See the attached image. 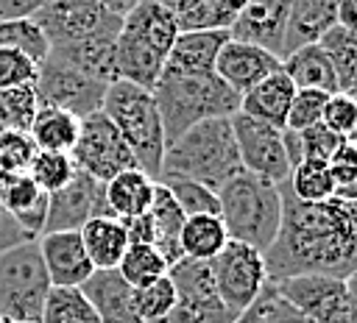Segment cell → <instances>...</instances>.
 <instances>
[{
    "label": "cell",
    "mask_w": 357,
    "mask_h": 323,
    "mask_svg": "<svg viewBox=\"0 0 357 323\" xmlns=\"http://www.w3.org/2000/svg\"><path fill=\"white\" fill-rule=\"evenodd\" d=\"M282 189V226L273 245L262 253L271 281L293 276L349 278L357 273V203L337 198L304 203Z\"/></svg>",
    "instance_id": "obj_1"
},
{
    "label": "cell",
    "mask_w": 357,
    "mask_h": 323,
    "mask_svg": "<svg viewBox=\"0 0 357 323\" xmlns=\"http://www.w3.org/2000/svg\"><path fill=\"white\" fill-rule=\"evenodd\" d=\"M167 278L176 287V309L162 323H234L237 320L218 295L209 262L178 259L176 265H170Z\"/></svg>",
    "instance_id": "obj_9"
},
{
    "label": "cell",
    "mask_w": 357,
    "mask_h": 323,
    "mask_svg": "<svg viewBox=\"0 0 357 323\" xmlns=\"http://www.w3.org/2000/svg\"><path fill=\"white\" fill-rule=\"evenodd\" d=\"M50 276L45 270L39 242H22L0 253V317L8 323H39L50 298Z\"/></svg>",
    "instance_id": "obj_8"
},
{
    "label": "cell",
    "mask_w": 357,
    "mask_h": 323,
    "mask_svg": "<svg viewBox=\"0 0 357 323\" xmlns=\"http://www.w3.org/2000/svg\"><path fill=\"white\" fill-rule=\"evenodd\" d=\"M81 242L95 270H117L123 253L128 251V237L123 220L117 217H95L81 231Z\"/></svg>",
    "instance_id": "obj_26"
},
{
    "label": "cell",
    "mask_w": 357,
    "mask_h": 323,
    "mask_svg": "<svg viewBox=\"0 0 357 323\" xmlns=\"http://www.w3.org/2000/svg\"><path fill=\"white\" fill-rule=\"evenodd\" d=\"M318 47L326 53V58H329V64L335 70L337 89L349 95L354 89V84H357V33L335 25L318 42Z\"/></svg>",
    "instance_id": "obj_32"
},
{
    "label": "cell",
    "mask_w": 357,
    "mask_h": 323,
    "mask_svg": "<svg viewBox=\"0 0 357 323\" xmlns=\"http://www.w3.org/2000/svg\"><path fill=\"white\" fill-rule=\"evenodd\" d=\"M39 75V64L17 50V47H0V92L17 89V86H33Z\"/></svg>",
    "instance_id": "obj_43"
},
{
    "label": "cell",
    "mask_w": 357,
    "mask_h": 323,
    "mask_svg": "<svg viewBox=\"0 0 357 323\" xmlns=\"http://www.w3.org/2000/svg\"><path fill=\"white\" fill-rule=\"evenodd\" d=\"M106 89H109L106 84L86 78L84 72L53 58L50 53L39 64V75L33 84L39 109H59V111H67L78 120H86L89 114L103 109Z\"/></svg>",
    "instance_id": "obj_10"
},
{
    "label": "cell",
    "mask_w": 357,
    "mask_h": 323,
    "mask_svg": "<svg viewBox=\"0 0 357 323\" xmlns=\"http://www.w3.org/2000/svg\"><path fill=\"white\" fill-rule=\"evenodd\" d=\"M33 237H28V231H22V226L3 209V203H0V253H6V251H11V248H17V245H22V242H31Z\"/></svg>",
    "instance_id": "obj_48"
},
{
    "label": "cell",
    "mask_w": 357,
    "mask_h": 323,
    "mask_svg": "<svg viewBox=\"0 0 357 323\" xmlns=\"http://www.w3.org/2000/svg\"><path fill=\"white\" fill-rule=\"evenodd\" d=\"M321 123L332 134H337V136H343L349 142H357V100L351 95H346V92L329 95Z\"/></svg>",
    "instance_id": "obj_44"
},
{
    "label": "cell",
    "mask_w": 357,
    "mask_h": 323,
    "mask_svg": "<svg viewBox=\"0 0 357 323\" xmlns=\"http://www.w3.org/2000/svg\"><path fill=\"white\" fill-rule=\"evenodd\" d=\"M165 6L170 8L178 33H229L237 11L243 8L240 0H165Z\"/></svg>",
    "instance_id": "obj_23"
},
{
    "label": "cell",
    "mask_w": 357,
    "mask_h": 323,
    "mask_svg": "<svg viewBox=\"0 0 357 323\" xmlns=\"http://www.w3.org/2000/svg\"><path fill=\"white\" fill-rule=\"evenodd\" d=\"M178 245H181L184 259L212 262L229 245V234H226V226L218 214H198V217L184 220Z\"/></svg>",
    "instance_id": "obj_31"
},
{
    "label": "cell",
    "mask_w": 357,
    "mask_h": 323,
    "mask_svg": "<svg viewBox=\"0 0 357 323\" xmlns=\"http://www.w3.org/2000/svg\"><path fill=\"white\" fill-rule=\"evenodd\" d=\"M0 47H17V50L28 53L36 64H42L50 53V45L33 19L0 22Z\"/></svg>",
    "instance_id": "obj_40"
},
{
    "label": "cell",
    "mask_w": 357,
    "mask_h": 323,
    "mask_svg": "<svg viewBox=\"0 0 357 323\" xmlns=\"http://www.w3.org/2000/svg\"><path fill=\"white\" fill-rule=\"evenodd\" d=\"M287 187H290L293 198H298L304 203H321L335 195L332 173H329V164H324V162H301L298 167H293Z\"/></svg>",
    "instance_id": "obj_35"
},
{
    "label": "cell",
    "mask_w": 357,
    "mask_h": 323,
    "mask_svg": "<svg viewBox=\"0 0 357 323\" xmlns=\"http://www.w3.org/2000/svg\"><path fill=\"white\" fill-rule=\"evenodd\" d=\"M134 306L142 323H162L176 309V287L165 276L142 290H134Z\"/></svg>",
    "instance_id": "obj_39"
},
{
    "label": "cell",
    "mask_w": 357,
    "mask_h": 323,
    "mask_svg": "<svg viewBox=\"0 0 357 323\" xmlns=\"http://www.w3.org/2000/svg\"><path fill=\"white\" fill-rule=\"evenodd\" d=\"M332 167H357V142L343 139L340 148L335 150V156L329 159Z\"/></svg>",
    "instance_id": "obj_50"
},
{
    "label": "cell",
    "mask_w": 357,
    "mask_h": 323,
    "mask_svg": "<svg viewBox=\"0 0 357 323\" xmlns=\"http://www.w3.org/2000/svg\"><path fill=\"white\" fill-rule=\"evenodd\" d=\"M296 86L293 81L279 70L271 78H265L259 86H254L248 95H243L240 100V114H248L254 120H262L273 128H284L287 125V111L293 103Z\"/></svg>",
    "instance_id": "obj_24"
},
{
    "label": "cell",
    "mask_w": 357,
    "mask_h": 323,
    "mask_svg": "<svg viewBox=\"0 0 357 323\" xmlns=\"http://www.w3.org/2000/svg\"><path fill=\"white\" fill-rule=\"evenodd\" d=\"M28 175L33 178V184L42 192L53 195V192L64 189L73 181L75 164H73V156L70 153H42V150H36Z\"/></svg>",
    "instance_id": "obj_37"
},
{
    "label": "cell",
    "mask_w": 357,
    "mask_h": 323,
    "mask_svg": "<svg viewBox=\"0 0 357 323\" xmlns=\"http://www.w3.org/2000/svg\"><path fill=\"white\" fill-rule=\"evenodd\" d=\"M36 148L28 134H0V184L17 175H28Z\"/></svg>",
    "instance_id": "obj_41"
},
{
    "label": "cell",
    "mask_w": 357,
    "mask_h": 323,
    "mask_svg": "<svg viewBox=\"0 0 357 323\" xmlns=\"http://www.w3.org/2000/svg\"><path fill=\"white\" fill-rule=\"evenodd\" d=\"M337 25L357 33V0H337Z\"/></svg>",
    "instance_id": "obj_51"
},
{
    "label": "cell",
    "mask_w": 357,
    "mask_h": 323,
    "mask_svg": "<svg viewBox=\"0 0 357 323\" xmlns=\"http://www.w3.org/2000/svg\"><path fill=\"white\" fill-rule=\"evenodd\" d=\"M279 70H282V58H276L273 53L259 50L254 45L234 42V39L223 42L218 61H215V75L226 86H231L240 97L248 95L254 86H259L265 78H271Z\"/></svg>",
    "instance_id": "obj_17"
},
{
    "label": "cell",
    "mask_w": 357,
    "mask_h": 323,
    "mask_svg": "<svg viewBox=\"0 0 357 323\" xmlns=\"http://www.w3.org/2000/svg\"><path fill=\"white\" fill-rule=\"evenodd\" d=\"M243 173L240 150L234 142L231 120H206L192 125L184 136L165 148L162 178H184L220 192L234 175Z\"/></svg>",
    "instance_id": "obj_3"
},
{
    "label": "cell",
    "mask_w": 357,
    "mask_h": 323,
    "mask_svg": "<svg viewBox=\"0 0 357 323\" xmlns=\"http://www.w3.org/2000/svg\"><path fill=\"white\" fill-rule=\"evenodd\" d=\"M220 220L231 242H243L265 253L282 226V189L254 173L234 175L220 192Z\"/></svg>",
    "instance_id": "obj_5"
},
{
    "label": "cell",
    "mask_w": 357,
    "mask_h": 323,
    "mask_svg": "<svg viewBox=\"0 0 357 323\" xmlns=\"http://www.w3.org/2000/svg\"><path fill=\"white\" fill-rule=\"evenodd\" d=\"M287 14H290V0L243 3V8L237 11V17H234V22L229 28V39L254 45V47L268 50L276 58H282Z\"/></svg>",
    "instance_id": "obj_16"
},
{
    "label": "cell",
    "mask_w": 357,
    "mask_h": 323,
    "mask_svg": "<svg viewBox=\"0 0 357 323\" xmlns=\"http://www.w3.org/2000/svg\"><path fill=\"white\" fill-rule=\"evenodd\" d=\"M0 323H6V320H3V317H0Z\"/></svg>",
    "instance_id": "obj_55"
},
{
    "label": "cell",
    "mask_w": 357,
    "mask_h": 323,
    "mask_svg": "<svg viewBox=\"0 0 357 323\" xmlns=\"http://www.w3.org/2000/svg\"><path fill=\"white\" fill-rule=\"evenodd\" d=\"M346 290H349V320L346 323H357V273L346 278Z\"/></svg>",
    "instance_id": "obj_53"
},
{
    "label": "cell",
    "mask_w": 357,
    "mask_h": 323,
    "mask_svg": "<svg viewBox=\"0 0 357 323\" xmlns=\"http://www.w3.org/2000/svg\"><path fill=\"white\" fill-rule=\"evenodd\" d=\"M117 273L126 278L128 287L142 290L167 276V262L153 245H128V251L117 265Z\"/></svg>",
    "instance_id": "obj_33"
},
{
    "label": "cell",
    "mask_w": 357,
    "mask_h": 323,
    "mask_svg": "<svg viewBox=\"0 0 357 323\" xmlns=\"http://www.w3.org/2000/svg\"><path fill=\"white\" fill-rule=\"evenodd\" d=\"M95 217H112L109 203H106V184H100L92 175L75 170L73 181L64 189L50 195L45 234L81 231Z\"/></svg>",
    "instance_id": "obj_15"
},
{
    "label": "cell",
    "mask_w": 357,
    "mask_h": 323,
    "mask_svg": "<svg viewBox=\"0 0 357 323\" xmlns=\"http://www.w3.org/2000/svg\"><path fill=\"white\" fill-rule=\"evenodd\" d=\"M282 72L293 81L296 89H318V92H326V95L340 92L335 70H332L326 53L318 45H310V47H301V50L284 56L282 58Z\"/></svg>",
    "instance_id": "obj_29"
},
{
    "label": "cell",
    "mask_w": 357,
    "mask_h": 323,
    "mask_svg": "<svg viewBox=\"0 0 357 323\" xmlns=\"http://www.w3.org/2000/svg\"><path fill=\"white\" fill-rule=\"evenodd\" d=\"M109 123L131 148L142 173L159 181L162 159H165V131L153 89H142L128 81H114L106 89L103 109Z\"/></svg>",
    "instance_id": "obj_6"
},
{
    "label": "cell",
    "mask_w": 357,
    "mask_h": 323,
    "mask_svg": "<svg viewBox=\"0 0 357 323\" xmlns=\"http://www.w3.org/2000/svg\"><path fill=\"white\" fill-rule=\"evenodd\" d=\"M139 0H45L31 17L50 47L84 39H117Z\"/></svg>",
    "instance_id": "obj_7"
},
{
    "label": "cell",
    "mask_w": 357,
    "mask_h": 323,
    "mask_svg": "<svg viewBox=\"0 0 357 323\" xmlns=\"http://www.w3.org/2000/svg\"><path fill=\"white\" fill-rule=\"evenodd\" d=\"M335 25H337V0H290L282 58L301 47L318 45Z\"/></svg>",
    "instance_id": "obj_20"
},
{
    "label": "cell",
    "mask_w": 357,
    "mask_h": 323,
    "mask_svg": "<svg viewBox=\"0 0 357 323\" xmlns=\"http://www.w3.org/2000/svg\"><path fill=\"white\" fill-rule=\"evenodd\" d=\"M262 306H265V292H262V295H259V298H257V301H254V304H251V306H248V309H245L234 323H259Z\"/></svg>",
    "instance_id": "obj_52"
},
{
    "label": "cell",
    "mask_w": 357,
    "mask_h": 323,
    "mask_svg": "<svg viewBox=\"0 0 357 323\" xmlns=\"http://www.w3.org/2000/svg\"><path fill=\"white\" fill-rule=\"evenodd\" d=\"M259 323H312V320L304 317L298 309H293L287 301H282L276 295L273 284L268 281V287H265V306H262Z\"/></svg>",
    "instance_id": "obj_46"
},
{
    "label": "cell",
    "mask_w": 357,
    "mask_h": 323,
    "mask_svg": "<svg viewBox=\"0 0 357 323\" xmlns=\"http://www.w3.org/2000/svg\"><path fill=\"white\" fill-rule=\"evenodd\" d=\"M100 323H142L134 306V287L117 270H95L81 287Z\"/></svg>",
    "instance_id": "obj_19"
},
{
    "label": "cell",
    "mask_w": 357,
    "mask_h": 323,
    "mask_svg": "<svg viewBox=\"0 0 357 323\" xmlns=\"http://www.w3.org/2000/svg\"><path fill=\"white\" fill-rule=\"evenodd\" d=\"M153 189H156V181L148 173L142 170L120 173L117 178L106 184V203H109L112 217L131 220V217L145 214L153 203Z\"/></svg>",
    "instance_id": "obj_28"
},
{
    "label": "cell",
    "mask_w": 357,
    "mask_h": 323,
    "mask_svg": "<svg viewBox=\"0 0 357 323\" xmlns=\"http://www.w3.org/2000/svg\"><path fill=\"white\" fill-rule=\"evenodd\" d=\"M114 42L117 39H84V42H70L50 47V56L70 64L73 70L84 72L86 78H95L100 84H114L117 81V64H114Z\"/></svg>",
    "instance_id": "obj_25"
},
{
    "label": "cell",
    "mask_w": 357,
    "mask_h": 323,
    "mask_svg": "<svg viewBox=\"0 0 357 323\" xmlns=\"http://www.w3.org/2000/svg\"><path fill=\"white\" fill-rule=\"evenodd\" d=\"M70 156L75 170L92 175L100 184H109L120 173L139 170L131 148L126 145V139L117 134V128L109 123L103 111H95L86 120H81V134Z\"/></svg>",
    "instance_id": "obj_11"
},
{
    "label": "cell",
    "mask_w": 357,
    "mask_h": 323,
    "mask_svg": "<svg viewBox=\"0 0 357 323\" xmlns=\"http://www.w3.org/2000/svg\"><path fill=\"white\" fill-rule=\"evenodd\" d=\"M298 139H301L304 162H324V164H329V159L335 156V150L343 142V136L332 134L324 123H318V125H312L307 131H298Z\"/></svg>",
    "instance_id": "obj_45"
},
{
    "label": "cell",
    "mask_w": 357,
    "mask_h": 323,
    "mask_svg": "<svg viewBox=\"0 0 357 323\" xmlns=\"http://www.w3.org/2000/svg\"><path fill=\"white\" fill-rule=\"evenodd\" d=\"M231 131H234V142H237L245 173L273 181L276 187L290 181L293 167L284 153V128H273L262 120H254L237 111L231 117Z\"/></svg>",
    "instance_id": "obj_13"
},
{
    "label": "cell",
    "mask_w": 357,
    "mask_h": 323,
    "mask_svg": "<svg viewBox=\"0 0 357 323\" xmlns=\"http://www.w3.org/2000/svg\"><path fill=\"white\" fill-rule=\"evenodd\" d=\"M45 0H0V22L31 19Z\"/></svg>",
    "instance_id": "obj_49"
},
{
    "label": "cell",
    "mask_w": 357,
    "mask_h": 323,
    "mask_svg": "<svg viewBox=\"0 0 357 323\" xmlns=\"http://www.w3.org/2000/svg\"><path fill=\"white\" fill-rule=\"evenodd\" d=\"M162 184L170 189V195L176 198V203L181 206V212H184L187 217L220 214L218 192H212L209 187L195 184V181H184V178H162Z\"/></svg>",
    "instance_id": "obj_38"
},
{
    "label": "cell",
    "mask_w": 357,
    "mask_h": 323,
    "mask_svg": "<svg viewBox=\"0 0 357 323\" xmlns=\"http://www.w3.org/2000/svg\"><path fill=\"white\" fill-rule=\"evenodd\" d=\"M176 36L178 25L165 0H139L123 19L120 36L114 42L117 81L153 89L165 72Z\"/></svg>",
    "instance_id": "obj_2"
},
{
    "label": "cell",
    "mask_w": 357,
    "mask_h": 323,
    "mask_svg": "<svg viewBox=\"0 0 357 323\" xmlns=\"http://www.w3.org/2000/svg\"><path fill=\"white\" fill-rule=\"evenodd\" d=\"M81 134V120L59 111V109H39L31 123V142L42 153H73Z\"/></svg>",
    "instance_id": "obj_30"
},
{
    "label": "cell",
    "mask_w": 357,
    "mask_h": 323,
    "mask_svg": "<svg viewBox=\"0 0 357 323\" xmlns=\"http://www.w3.org/2000/svg\"><path fill=\"white\" fill-rule=\"evenodd\" d=\"M329 95L318 92V89H296L290 111H287V131H307L312 125H318L324 120V109H326Z\"/></svg>",
    "instance_id": "obj_42"
},
{
    "label": "cell",
    "mask_w": 357,
    "mask_h": 323,
    "mask_svg": "<svg viewBox=\"0 0 357 323\" xmlns=\"http://www.w3.org/2000/svg\"><path fill=\"white\" fill-rule=\"evenodd\" d=\"M226 39H229L226 31L178 33L162 75H206V72H215V61H218V53H220Z\"/></svg>",
    "instance_id": "obj_22"
},
{
    "label": "cell",
    "mask_w": 357,
    "mask_h": 323,
    "mask_svg": "<svg viewBox=\"0 0 357 323\" xmlns=\"http://www.w3.org/2000/svg\"><path fill=\"white\" fill-rule=\"evenodd\" d=\"M0 203L3 209L22 226V231H28V237L39 239L45 234V223H47V203L50 195L42 192L31 175H17L0 184Z\"/></svg>",
    "instance_id": "obj_21"
},
{
    "label": "cell",
    "mask_w": 357,
    "mask_h": 323,
    "mask_svg": "<svg viewBox=\"0 0 357 323\" xmlns=\"http://www.w3.org/2000/svg\"><path fill=\"white\" fill-rule=\"evenodd\" d=\"M123 228H126L128 245H156V228H153V220L148 212L139 217L123 220Z\"/></svg>",
    "instance_id": "obj_47"
},
{
    "label": "cell",
    "mask_w": 357,
    "mask_h": 323,
    "mask_svg": "<svg viewBox=\"0 0 357 323\" xmlns=\"http://www.w3.org/2000/svg\"><path fill=\"white\" fill-rule=\"evenodd\" d=\"M162 117L165 148L184 136L192 125L206 120H231L240 111V95L226 86L215 72L206 75H162L153 86Z\"/></svg>",
    "instance_id": "obj_4"
},
{
    "label": "cell",
    "mask_w": 357,
    "mask_h": 323,
    "mask_svg": "<svg viewBox=\"0 0 357 323\" xmlns=\"http://www.w3.org/2000/svg\"><path fill=\"white\" fill-rule=\"evenodd\" d=\"M151 220H153V228H156V251L162 253V259L167 262V270L170 265H176L181 256V245H178V237H181V228H184V220L187 214L181 212V206L176 203V198L170 195V189L156 181V189H153V203L148 209Z\"/></svg>",
    "instance_id": "obj_27"
},
{
    "label": "cell",
    "mask_w": 357,
    "mask_h": 323,
    "mask_svg": "<svg viewBox=\"0 0 357 323\" xmlns=\"http://www.w3.org/2000/svg\"><path fill=\"white\" fill-rule=\"evenodd\" d=\"M36 242L53 290H78L95 273L78 231L42 234Z\"/></svg>",
    "instance_id": "obj_18"
},
{
    "label": "cell",
    "mask_w": 357,
    "mask_h": 323,
    "mask_svg": "<svg viewBox=\"0 0 357 323\" xmlns=\"http://www.w3.org/2000/svg\"><path fill=\"white\" fill-rule=\"evenodd\" d=\"M6 323H8V320H6Z\"/></svg>",
    "instance_id": "obj_56"
},
{
    "label": "cell",
    "mask_w": 357,
    "mask_h": 323,
    "mask_svg": "<svg viewBox=\"0 0 357 323\" xmlns=\"http://www.w3.org/2000/svg\"><path fill=\"white\" fill-rule=\"evenodd\" d=\"M349 95H351V97H354V100H357V84H354V89H351V92H349Z\"/></svg>",
    "instance_id": "obj_54"
},
{
    "label": "cell",
    "mask_w": 357,
    "mask_h": 323,
    "mask_svg": "<svg viewBox=\"0 0 357 323\" xmlns=\"http://www.w3.org/2000/svg\"><path fill=\"white\" fill-rule=\"evenodd\" d=\"M39 111L33 86H17L0 92V134H28Z\"/></svg>",
    "instance_id": "obj_34"
},
{
    "label": "cell",
    "mask_w": 357,
    "mask_h": 323,
    "mask_svg": "<svg viewBox=\"0 0 357 323\" xmlns=\"http://www.w3.org/2000/svg\"><path fill=\"white\" fill-rule=\"evenodd\" d=\"M212 265V278L218 287L220 301L226 309L240 317L268 287V270H265V256L243 242H231L209 262Z\"/></svg>",
    "instance_id": "obj_12"
},
{
    "label": "cell",
    "mask_w": 357,
    "mask_h": 323,
    "mask_svg": "<svg viewBox=\"0 0 357 323\" xmlns=\"http://www.w3.org/2000/svg\"><path fill=\"white\" fill-rule=\"evenodd\" d=\"M39 323H100L81 290H50Z\"/></svg>",
    "instance_id": "obj_36"
},
{
    "label": "cell",
    "mask_w": 357,
    "mask_h": 323,
    "mask_svg": "<svg viewBox=\"0 0 357 323\" xmlns=\"http://www.w3.org/2000/svg\"><path fill=\"white\" fill-rule=\"evenodd\" d=\"M276 295L298 309L312 323H346L349 320V290L346 278L332 276H293L271 281Z\"/></svg>",
    "instance_id": "obj_14"
}]
</instances>
